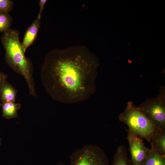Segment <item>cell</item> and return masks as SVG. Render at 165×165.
Segmentation results:
<instances>
[{
    "label": "cell",
    "mask_w": 165,
    "mask_h": 165,
    "mask_svg": "<svg viewBox=\"0 0 165 165\" xmlns=\"http://www.w3.org/2000/svg\"><path fill=\"white\" fill-rule=\"evenodd\" d=\"M99 61L85 46L54 49L46 55L40 78L54 100L66 104L87 100L96 91Z\"/></svg>",
    "instance_id": "1"
},
{
    "label": "cell",
    "mask_w": 165,
    "mask_h": 165,
    "mask_svg": "<svg viewBox=\"0 0 165 165\" xmlns=\"http://www.w3.org/2000/svg\"><path fill=\"white\" fill-rule=\"evenodd\" d=\"M20 36L18 31L11 28L2 35L1 40L5 51L6 61L13 71L24 78L30 95L36 97L37 96L33 76V64L25 55Z\"/></svg>",
    "instance_id": "2"
},
{
    "label": "cell",
    "mask_w": 165,
    "mask_h": 165,
    "mask_svg": "<svg viewBox=\"0 0 165 165\" xmlns=\"http://www.w3.org/2000/svg\"><path fill=\"white\" fill-rule=\"evenodd\" d=\"M119 121L125 124L131 131L149 142L156 129L148 118L131 101L120 113Z\"/></svg>",
    "instance_id": "3"
},
{
    "label": "cell",
    "mask_w": 165,
    "mask_h": 165,
    "mask_svg": "<svg viewBox=\"0 0 165 165\" xmlns=\"http://www.w3.org/2000/svg\"><path fill=\"white\" fill-rule=\"evenodd\" d=\"M156 129L165 130V94L164 88L160 94L147 99L137 107Z\"/></svg>",
    "instance_id": "4"
},
{
    "label": "cell",
    "mask_w": 165,
    "mask_h": 165,
    "mask_svg": "<svg viewBox=\"0 0 165 165\" xmlns=\"http://www.w3.org/2000/svg\"><path fill=\"white\" fill-rule=\"evenodd\" d=\"M70 165H110L104 150L99 147L88 145L78 148L70 156Z\"/></svg>",
    "instance_id": "5"
},
{
    "label": "cell",
    "mask_w": 165,
    "mask_h": 165,
    "mask_svg": "<svg viewBox=\"0 0 165 165\" xmlns=\"http://www.w3.org/2000/svg\"><path fill=\"white\" fill-rule=\"evenodd\" d=\"M127 131L131 164L140 165L150 149L145 146L141 138L131 131Z\"/></svg>",
    "instance_id": "6"
},
{
    "label": "cell",
    "mask_w": 165,
    "mask_h": 165,
    "mask_svg": "<svg viewBox=\"0 0 165 165\" xmlns=\"http://www.w3.org/2000/svg\"><path fill=\"white\" fill-rule=\"evenodd\" d=\"M41 25V18L37 17L35 20L27 28L21 42L24 52L35 41Z\"/></svg>",
    "instance_id": "7"
},
{
    "label": "cell",
    "mask_w": 165,
    "mask_h": 165,
    "mask_svg": "<svg viewBox=\"0 0 165 165\" xmlns=\"http://www.w3.org/2000/svg\"><path fill=\"white\" fill-rule=\"evenodd\" d=\"M149 142L151 150L165 156V130L156 129Z\"/></svg>",
    "instance_id": "8"
},
{
    "label": "cell",
    "mask_w": 165,
    "mask_h": 165,
    "mask_svg": "<svg viewBox=\"0 0 165 165\" xmlns=\"http://www.w3.org/2000/svg\"><path fill=\"white\" fill-rule=\"evenodd\" d=\"M17 94L16 89L7 81L2 85L0 91V100L3 102H15Z\"/></svg>",
    "instance_id": "9"
},
{
    "label": "cell",
    "mask_w": 165,
    "mask_h": 165,
    "mask_svg": "<svg viewBox=\"0 0 165 165\" xmlns=\"http://www.w3.org/2000/svg\"><path fill=\"white\" fill-rule=\"evenodd\" d=\"M21 104L15 102H3L2 104V116L3 118L9 119L16 118L17 111L21 108Z\"/></svg>",
    "instance_id": "10"
},
{
    "label": "cell",
    "mask_w": 165,
    "mask_h": 165,
    "mask_svg": "<svg viewBox=\"0 0 165 165\" xmlns=\"http://www.w3.org/2000/svg\"><path fill=\"white\" fill-rule=\"evenodd\" d=\"M111 165H132L125 146L120 145L118 147Z\"/></svg>",
    "instance_id": "11"
},
{
    "label": "cell",
    "mask_w": 165,
    "mask_h": 165,
    "mask_svg": "<svg viewBox=\"0 0 165 165\" xmlns=\"http://www.w3.org/2000/svg\"><path fill=\"white\" fill-rule=\"evenodd\" d=\"M140 165H165V156L150 149Z\"/></svg>",
    "instance_id": "12"
},
{
    "label": "cell",
    "mask_w": 165,
    "mask_h": 165,
    "mask_svg": "<svg viewBox=\"0 0 165 165\" xmlns=\"http://www.w3.org/2000/svg\"><path fill=\"white\" fill-rule=\"evenodd\" d=\"M13 21L9 13L0 12V32L3 33L11 29Z\"/></svg>",
    "instance_id": "13"
},
{
    "label": "cell",
    "mask_w": 165,
    "mask_h": 165,
    "mask_svg": "<svg viewBox=\"0 0 165 165\" xmlns=\"http://www.w3.org/2000/svg\"><path fill=\"white\" fill-rule=\"evenodd\" d=\"M13 6L14 2L12 0H0V12L9 13Z\"/></svg>",
    "instance_id": "14"
},
{
    "label": "cell",
    "mask_w": 165,
    "mask_h": 165,
    "mask_svg": "<svg viewBox=\"0 0 165 165\" xmlns=\"http://www.w3.org/2000/svg\"><path fill=\"white\" fill-rule=\"evenodd\" d=\"M8 75L0 71V91L4 83L7 81Z\"/></svg>",
    "instance_id": "15"
},
{
    "label": "cell",
    "mask_w": 165,
    "mask_h": 165,
    "mask_svg": "<svg viewBox=\"0 0 165 165\" xmlns=\"http://www.w3.org/2000/svg\"><path fill=\"white\" fill-rule=\"evenodd\" d=\"M47 2L46 0H40L39 2V10L37 17L41 18V15L44 6Z\"/></svg>",
    "instance_id": "16"
},
{
    "label": "cell",
    "mask_w": 165,
    "mask_h": 165,
    "mask_svg": "<svg viewBox=\"0 0 165 165\" xmlns=\"http://www.w3.org/2000/svg\"><path fill=\"white\" fill-rule=\"evenodd\" d=\"M56 165H65L64 163H60L57 164Z\"/></svg>",
    "instance_id": "17"
},
{
    "label": "cell",
    "mask_w": 165,
    "mask_h": 165,
    "mask_svg": "<svg viewBox=\"0 0 165 165\" xmlns=\"http://www.w3.org/2000/svg\"><path fill=\"white\" fill-rule=\"evenodd\" d=\"M1 144H2V143H1V139L0 138V147L1 145Z\"/></svg>",
    "instance_id": "18"
},
{
    "label": "cell",
    "mask_w": 165,
    "mask_h": 165,
    "mask_svg": "<svg viewBox=\"0 0 165 165\" xmlns=\"http://www.w3.org/2000/svg\"><path fill=\"white\" fill-rule=\"evenodd\" d=\"M0 53H1V51H0Z\"/></svg>",
    "instance_id": "19"
}]
</instances>
